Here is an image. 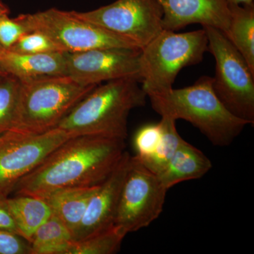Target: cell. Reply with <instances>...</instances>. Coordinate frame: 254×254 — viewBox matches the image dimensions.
<instances>
[{
  "label": "cell",
  "instance_id": "6da1fadb",
  "mask_svg": "<svg viewBox=\"0 0 254 254\" xmlns=\"http://www.w3.org/2000/svg\"><path fill=\"white\" fill-rule=\"evenodd\" d=\"M125 140L85 135L70 138L15 187L14 195L42 197L54 190L101 185L126 151Z\"/></svg>",
  "mask_w": 254,
  "mask_h": 254
},
{
  "label": "cell",
  "instance_id": "7a4b0ae2",
  "mask_svg": "<svg viewBox=\"0 0 254 254\" xmlns=\"http://www.w3.org/2000/svg\"><path fill=\"white\" fill-rule=\"evenodd\" d=\"M136 78L105 82L95 86L60 122L57 128L71 136H101L126 140L130 112L148 98Z\"/></svg>",
  "mask_w": 254,
  "mask_h": 254
},
{
  "label": "cell",
  "instance_id": "3957f363",
  "mask_svg": "<svg viewBox=\"0 0 254 254\" xmlns=\"http://www.w3.org/2000/svg\"><path fill=\"white\" fill-rule=\"evenodd\" d=\"M148 98L160 116L188 122L216 146L231 145L248 125L222 104L214 92L213 78L210 76H202L192 86L172 88Z\"/></svg>",
  "mask_w": 254,
  "mask_h": 254
},
{
  "label": "cell",
  "instance_id": "277c9868",
  "mask_svg": "<svg viewBox=\"0 0 254 254\" xmlns=\"http://www.w3.org/2000/svg\"><path fill=\"white\" fill-rule=\"evenodd\" d=\"M207 51L204 28L182 33L163 30L140 53L141 87L147 96L163 94L173 88L182 68L200 63Z\"/></svg>",
  "mask_w": 254,
  "mask_h": 254
},
{
  "label": "cell",
  "instance_id": "5b68a950",
  "mask_svg": "<svg viewBox=\"0 0 254 254\" xmlns=\"http://www.w3.org/2000/svg\"><path fill=\"white\" fill-rule=\"evenodd\" d=\"M12 130L41 133L57 128L78 102L98 85L80 84L68 76L21 82Z\"/></svg>",
  "mask_w": 254,
  "mask_h": 254
},
{
  "label": "cell",
  "instance_id": "8992f818",
  "mask_svg": "<svg viewBox=\"0 0 254 254\" xmlns=\"http://www.w3.org/2000/svg\"><path fill=\"white\" fill-rule=\"evenodd\" d=\"M208 51L215 60L213 88L229 111L248 125L254 123V72L228 38L217 28L204 26Z\"/></svg>",
  "mask_w": 254,
  "mask_h": 254
},
{
  "label": "cell",
  "instance_id": "52a82bcc",
  "mask_svg": "<svg viewBox=\"0 0 254 254\" xmlns=\"http://www.w3.org/2000/svg\"><path fill=\"white\" fill-rule=\"evenodd\" d=\"M16 18L28 32L45 33L66 53L110 48L142 49L128 38L78 17L75 11L52 8Z\"/></svg>",
  "mask_w": 254,
  "mask_h": 254
},
{
  "label": "cell",
  "instance_id": "ba28073f",
  "mask_svg": "<svg viewBox=\"0 0 254 254\" xmlns=\"http://www.w3.org/2000/svg\"><path fill=\"white\" fill-rule=\"evenodd\" d=\"M168 190L156 174L131 155L115 226L126 235L149 226L163 212Z\"/></svg>",
  "mask_w": 254,
  "mask_h": 254
},
{
  "label": "cell",
  "instance_id": "9c48e42d",
  "mask_svg": "<svg viewBox=\"0 0 254 254\" xmlns=\"http://www.w3.org/2000/svg\"><path fill=\"white\" fill-rule=\"evenodd\" d=\"M72 137L59 128L41 133L10 130L0 135V196H9L23 177Z\"/></svg>",
  "mask_w": 254,
  "mask_h": 254
},
{
  "label": "cell",
  "instance_id": "30bf717a",
  "mask_svg": "<svg viewBox=\"0 0 254 254\" xmlns=\"http://www.w3.org/2000/svg\"><path fill=\"white\" fill-rule=\"evenodd\" d=\"M75 13L141 48L163 30V11L158 0H117L93 11Z\"/></svg>",
  "mask_w": 254,
  "mask_h": 254
},
{
  "label": "cell",
  "instance_id": "8fae6325",
  "mask_svg": "<svg viewBox=\"0 0 254 254\" xmlns=\"http://www.w3.org/2000/svg\"><path fill=\"white\" fill-rule=\"evenodd\" d=\"M137 48H100L66 53L67 76L85 86L120 78H136L141 82Z\"/></svg>",
  "mask_w": 254,
  "mask_h": 254
},
{
  "label": "cell",
  "instance_id": "7c38bea8",
  "mask_svg": "<svg viewBox=\"0 0 254 254\" xmlns=\"http://www.w3.org/2000/svg\"><path fill=\"white\" fill-rule=\"evenodd\" d=\"M131 155L124 153L116 168L92 195L84 216L73 235L79 241L100 233L115 225L122 190L129 168Z\"/></svg>",
  "mask_w": 254,
  "mask_h": 254
},
{
  "label": "cell",
  "instance_id": "4fadbf2b",
  "mask_svg": "<svg viewBox=\"0 0 254 254\" xmlns=\"http://www.w3.org/2000/svg\"><path fill=\"white\" fill-rule=\"evenodd\" d=\"M163 11V30L175 31L198 24L228 31L230 4L227 0H158Z\"/></svg>",
  "mask_w": 254,
  "mask_h": 254
},
{
  "label": "cell",
  "instance_id": "5bb4252c",
  "mask_svg": "<svg viewBox=\"0 0 254 254\" xmlns=\"http://www.w3.org/2000/svg\"><path fill=\"white\" fill-rule=\"evenodd\" d=\"M66 52L21 54L4 50L0 54V72L26 82L67 76Z\"/></svg>",
  "mask_w": 254,
  "mask_h": 254
},
{
  "label": "cell",
  "instance_id": "9a60e30c",
  "mask_svg": "<svg viewBox=\"0 0 254 254\" xmlns=\"http://www.w3.org/2000/svg\"><path fill=\"white\" fill-rule=\"evenodd\" d=\"M212 168L211 160L184 139L165 168L157 175L169 190L181 182L202 178Z\"/></svg>",
  "mask_w": 254,
  "mask_h": 254
},
{
  "label": "cell",
  "instance_id": "2e32d148",
  "mask_svg": "<svg viewBox=\"0 0 254 254\" xmlns=\"http://www.w3.org/2000/svg\"><path fill=\"white\" fill-rule=\"evenodd\" d=\"M98 186L64 189L40 197L43 198L52 212L67 226L72 235L84 216L90 199Z\"/></svg>",
  "mask_w": 254,
  "mask_h": 254
},
{
  "label": "cell",
  "instance_id": "e0dca14e",
  "mask_svg": "<svg viewBox=\"0 0 254 254\" xmlns=\"http://www.w3.org/2000/svg\"><path fill=\"white\" fill-rule=\"evenodd\" d=\"M5 203L14 219L18 235L28 242L38 227L53 214L46 200L33 195L6 197Z\"/></svg>",
  "mask_w": 254,
  "mask_h": 254
},
{
  "label": "cell",
  "instance_id": "ac0fdd59",
  "mask_svg": "<svg viewBox=\"0 0 254 254\" xmlns=\"http://www.w3.org/2000/svg\"><path fill=\"white\" fill-rule=\"evenodd\" d=\"M230 20L225 36L254 72V3L230 4Z\"/></svg>",
  "mask_w": 254,
  "mask_h": 254
},
{
  "label": "cell",
  "instance_id": "d6986e66",
  "mask_svg": "<svg viewBox=\"0 0 254 254\" xmlns=\"http://www.w3.org/2000/svg\"><path fill=\"white\" fill-rule=\"evenodd\" d=\"M73 242L72 232L53 213L30 241L31 254H66Z\"/></svg>",
  "mask_w": 254,
  "mask_h": 254
},
{
  "label": "cell",
  "instance_id": "ffe728a7",
  "mask_svg": "<svg viewBox=\"0 0 254 254\" xmlns=\"http://www.w3.org/2000/svg\"><path fill=\"white\" fill-rule=\"evenodd\" d=\"M159 124L161 128V137L153 153L143 158L136 156L148 170L156 175L165 168L184 141L177 131L175 120L168 117H161Z\"/></svg>",
  "mask_w": 254,
  "mask_h": 254
},
{
  "label": "cell",
  "instance_id": "44dd1931",
  "mask_svg": "<svg viewBox=\"0 0 254 254\" xmlns=\"http://www.w3.org/2000/svg\"><path fill=\"white\" fill-rule=\"evenodd\" d=\"M126 237L118 227L95 234L79 241H73L66 254H114L121 248Z\"/></svg>",
  "mask_w": 254,
  "mask_h": 254
},
{
  "label": "cell",
  "instance_id": "7402d4cb",
  "mask_svg": "<svg viewBox=\"0 0 254 254\" xmlns=\"http://www.w3.org/2000/svg\"><path fill=\"white\" fill-rule=\"evenodd\" d=\"M21 84L17 78L0 72V135L14 128Z\"/></svg>",
  "mask_w": 254,
  "mask_h": 254
},
{
  "label": "cell",
  "instance_id": "603a6c76",
  "mask_svg": "<svg viewBox=\"0 0 254 254\" xmlns=\"http://www.w3.org/2000/svg\"><path fill=\"white\" fill-rule=\"evenodd\" d=\"M21 54L64 52L54 41L40 31H29L23 34L9 49L6 50Z\"/></svg>",
  "mask_w": 254,
  "mask_h": 254
},
{
  "label": "cell",
  "instance_id": "cb8c5ba5",
  "mask_svg": "<svg viewBox=\"0 0 254 254\" xmlns=\"http://www.w3.org/2000/svg\"><path fill=\"white\" fill-rule=\"evenodd\" d=\"M161 137L160 124L148 125L141 127L135 135L133 145L136 149V156L145 158L153 153Z\"/></svg>",
  "mask_w": 254,
  "mask_h": 254
},
{
  "label": "cell",
  "instance_id": "d4e9b609",
  "mask_svg": "<svg viewBox=\"0 0 254 254\" xmlns=\"http://www.w3.org/2000/svg\"><path fill=\"white\" fill-rule=\"evenodd\" d=\"M27 32V29L16 18H10L9 15L0 17V46L3 49H9Z\"/></svg>",
  "mask_w": 254,
  "mask_h": 254
},
{
  "label": "cell",
  "instance_id": "484cf974",
  "mask_svg": "<svg viewBox=\"0 0 254 254\" xmlns=\"http://www.w3.org/2000/svg\"><path fill=\"white\" fill-rule=\"evenodd\" d=\"M0 254H31L29 242L16 234L0 230Z\"/></svg>",
  "mask_w": 254,
  "mask_h": 254
},
{
  "label": "cell",
  "instance_id": "4316f807",
  "mask_svg": "<svg viewBox=\"0 0 254 254\" xmlns=\"http://www.w3.org/2000/svg\"><path fill=\"white\" fill-rule=\"evenodd\" d=\"M5 198L0 196V230L18 235L14 219L5 203Z\"/></svg>",
  "mask_w": 254,
  "mask_h": 254
},
{
  "label": "cell",
  "instance_id": "83f0119b",
  "mask_svg": "<svg viewBox=\"0 0 254 254\" xmlns=\"http://www.w3.org/2000/svg\"><path fill=\"white\" fill-rule=\"evenodd\" d=\"M229 4L248 5L253 4L254 0H227Z\"/></svg>",
  "mask_w": 254,
  "mask_h": 254
},
{
  "label": "cell",
  "instance_id": "f1b7e54d",
  "mask_svg": "<svg viewBox=\"0 0 254 254\" xmlns=\"http://www.w3.org/2000/svg\"><path fill=\"white\" fill-rule=\"evenodd\" d=\"M9 10L7 6L0 1V17L5 16V15H9Z\"/></svg>",
  "mask_w": 254,
  "mask_h": 254
},
{
  "label": "cell",
  "instance_id": "f546056e",
  "mask_svg": "<svg viewBox=\"0 0 254 254\" xmlns=\"http://www.w3.org/2000/svg\"><path fill=\"white\" fill-rule=\"evenodd\" d=\"M3 50H4V49H3V48H1V46H0V54H1V53H2Z\"/></svg>",
  "mask_w": 254,
  "mask_h": 254
}]
</instances>
